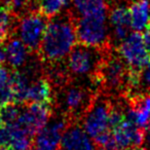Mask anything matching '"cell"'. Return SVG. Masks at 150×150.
Instances as JSON below:
<instances>
[{"label": "cell", "instance_id": "obj_3", "mask_svg": "<svg viewBox=\"0 0 150 150\" xmlns=\"http://www.w3.org/2000/svg\"><path fill=\"white\" fill-rule=\"evenodd\" d=\"M108 13L80 16L75 21L78 43L88 47L104 50L109 44Z\"/></svg>", "mask_w": 150, "mask_h": 150}, {"label": "cell", "instance_id": "obj_1", "mask_svg": "<svg viewBox=\"0 0 150 150\" xmlns=\"http://www.w3.org/2000/svg\"><path fill=\"white\" fill-rule=\"evenodd\" d=\"M77 43L76 26L72 18L57 16L48 21L38 50L45 62L58 63L68 57Z\"/></svg>", "mask_w": 150, "mask_h": 150}, {"label": "cell", "instance_id": "obj_4", "mask_svg": "<svg viewBox=\"0 0 150 150\" xmlns=\"http://www.w3.org/2000/svg\"><path fill=\"white\" fill-rule=\"evenodd\" d=\"M99 48L88 47L82 44L76 45L70 52L67 60L68 70L76 77L91 76L94 78L100 68L104 57Z\"/></svg>", "mask_w": 150, "mask_h": 150}, {"label": "cell", "instance_id": "obj_6", "mask_svg": "<svg viewBox=\"0 0 150 150\" xmlns=\"http://www.w3.org/2000/svg\"><path fill=\"white\" fill-rule=\"evenodd\" d=\"M118 54L129 70L141 72L150 63V54L144 44L141 32H132L119 42Z\"/></svg>", "mask_w": 150, "mask_h": 150}, {"label": "cell", "instance_id": "obj_32", "mask_svg": "<svg viewBox=\"0 0 150 150\" xmlns=\"http://www.w3.org/2000/svg\"><path fill=\"white\" fill-rule=\"evenodd\" d=\"M148 30H149V31H150V25H149V29H148Z\"/></svg>", "mask_w": 150, "mask_h": 150}, {"label": "cell", "instance_id": "obj_12", "mask_svg": "<svg viewBox=\"0 0 150 150\" xmlns=\"http://www.w3.org/2000/svg\"><path fill=\"white\" fill-rule=\"evenodd\" d=\"M60 150H97L94 139L82 125L70 122L63 134Z\"/></svg>", "mask_w": 150, "mask_h": 150}, {"label": "cell", "instance_id": "obj_24", "mask_svg": "<svg viewBox=\"0 0 150 150\" xmlns=\"http://www.w3.org/2000/svg\"><path fill=\"white\" fill-rule=\"evenodd\" d=\"M145 90H150V63L140 73V86Z\"/></svg>", "mask_w": 150, "mask_h": 150}, {"label": "cell", "instance_id": "obj_16", "mask_svg": "<svg viewBox=\"0 0 150 150\" xmlns=\"http://www.w3.org/2000/svg\"><path fill=\"white\" fill-rule=\"evenodd\" d=\"M4 50L7 64L15 70L20 69L26 64L29 52H31L20 38L8 39L4 46Z\"/></svg>", "mask_w": 150, "mask_h": 150}, {"label": "cell", "instance_id": "obj_15", "mask_svg": "<svg viewBox=\"0 0 150 150\" xmlns=\"http://www.w3.org/2000/svg\"><path fill=\"white\" fill-rule=\"evenodd\" d=\"M129 9L132 30L141 33L147 31L150 25V0H136Z\"/></svg>", "mask_w": 150, "mask_h": 150}, {"label": "cell", "instance_id": "obj_19", "mask_svg": "<svg viewBox=\"0 0 150 150\" xmlns=\"http://www.w3.org/2000/svg\"><path fill=\"white\" fill-rule=\"evenodd\" d=\"M71 3L79 17L108 13L105 0H71Z\"/></svg>", "mask_w": 150, "mask_h": 150}, {"label": "cell", "instance_id": "obj_5", "mask_svg": "<svg viewBox=\"0 0 150 150\" xmlns=\"http://www.w3.org/2000/svg\"><path fill=\"white\" fill-rule=\"evenodd\" d=\"M129 69L118 56L105 54L100 68L93 79L100 81L108 90L117 91L127 84L129 86Z\"/></svg>", "mask_w": 150, "mask_h": 150}, {"label": "cell", "instance_id": "obj_20", "mask_svg": "<svg viewBox=\"0 0 150 150\" xmlns=\"http://www.w3.org/2000/svg\"><path fill=\"white\" fill-rule=\"evenodd\" d=\"M70 3L71 0H38V11L46 18H54Z\"/></svg>", "mask_w": 150, "mask_h": 150}, {"label": "cell", "instance_id": "obj_26", "mask_svg": "<svg viewBox=\"0 0 150 150\" xmlns=\"http://www.w3.org/2000/svg\"><path fill=\"white\" fill-rule=\"evenodd\" d=\"M143 39H144V44H145L146 50H147L148 54H150V31L149 30H147V31L143 34Z\"/></svg>", "mask_w": 150, "mask_h": 150}, {"label": "cell", "instance_id": "obj_30", "mask_svg": "<svg viewBox=\"0 0 150 150\" xmlns=\"http://www.w3.org/2000/svg\"><path fill=\"white\" fill-rule=\"evenodd\" d=\"M7 148H5V147H3V146H0V150H6Z\"/></svg>", "mask_w": 150, "mask_h": 150}, {"label": "cell", "instance_id": "obj_28", "mask_svg": "<svg viewBox=\"0 0 150 150\" xmlns=\"http://www.w3.org/2000/svg\"><path fill=\"white\" fill-rule=\"evenodd\" d=\"M97 150H120V149H119L118 147H116L114 143H112V144H108V145H105V146H99Z\"/></svg>", "mask_w": 150, "mask_h": 150}, {"label": "cell", "instance_id": "obj_2", "mask_svg": "<svg viewBox=\"0 0 150 150\" xmlns=\"http://www.w3.org/2000/svg\"><path fill=\"white\" fill-rule=\"evenodd\" d=\"M111 108L112 105L108 99L97 97L83 114L82 127L98 146L108 145L113 140L110 122Z\"/></svg>", "mask_w": 150, "mask_h": 150}, {"label": "cell", "instance_id": "obj_29", "mask_svg": "<svg viewBox=\"0 0 150 150\" xmlns=\"http://www.w3.org/2000/svg\"><path fill=\"white\" fill-rule=\"evenodd\" d=\"M127 150H146L145 148H141L139 146V147H131V148H129V149H127Z\"/></svg>", "mask_w": 150, "mask_h": 150}, {"label": "cell", "instance_id": "obj_11", "mask_svg": "<svg viewBox=\"0 0 150 150\" xmlns=\"http://www.w3.org/2000/svg\"><path fill=\"white\" fill-rule=\"evenodd\" d=\"M111 132L115 146L120 150H127L131 147H139L144 144L145 129L135 125L127 115L121 122L115 125Z\"/></svg>", "mask_w": 150, "mask_h": 150}, {"label": "cell", "instance_id": "obj_25", "mask_svg": "<svg viewBox=\"0 0 150 150\" xmlns=\"http://www.w3.org/2000/svg\"><path fill=\"white\" fill-rule=\"evenodd\" d=\"M144 146L146 150H150V125L145 129V136H144Z\"/></svg>", "mask_w": 150, "mask_h": 150}, {"label": "cell", "instance_id": "obj_10", "mask_svg": "<svg viewBox=\"0 0 150 150\" xmlns=\"http://www.w3.org/2000/svg\"><path fill=\"white\" fill-rule=\"evenodd\" d=\"M93 96L80 86H68L62 91L61 104L66 114L76 117L83 115L93 103Z\"/></svg>", "mask_w": 150, "mask_h": 150}, {"label": "cell", "instance_id": "obj_8", "mask_svg": "<svg viewBox=\"0 0 150 150\" xmlns=\"http://www.w3.org/2000/svg\"><path fill=\"white\" fill-rule=\"evenodd\" d=\"M52 115V104L48 103H28L22 106L21 114L17 125L30 137H34L50 120Z\"/></svg>", "mask_w": 150, "mask_h": 150}, {"label": "cell", "instance_id": "obj_21", "mask_svg": "<svg viewBox=\"0 0 150 150\" xmlns=\"http://www.w3.org/2000/svg\"><path fill=\"white\" fill-rule=\"evenodd\" d=\"M13 13L5 6L0 5V43L7 41L13 28Z\"/></svg>", "mask_w": 150, "mask_h": 150}, {"label": "cell", "instance_id": "obj_23", "mask_svg": "<svg viewBox=\"0 0 150 150\" xmlns=\"http://www.w3.org/2000/svg\"><path fill=\"white\" fill-rule=\"evenodd\" d=\"M30 0H4L3 4L13 13V15H20L26 11L29 5Z\"/></svg>", "mask_w": 150, "mask_h": 150}, {"label": "cell", "instance_id": "obj_27", "mask_svg": "<svg viewBox=\"0 0 150 150\" xmlns=\"http://www.w3.org/2000/svg\"><path fill=\"white\" fill-rule=\"evenodd\" d=\"M6 62V56H5V50L2 46V43H0V66H2Z\"/></svg>", "mask_w": 150, "mask_h": 150}, {"label": "cell", "instance_id": "obj_18", "mask_svg": "<svg viewBox=\"0 0 150 150\" xmlns=\"http://www.w3.org/2000/svg\"><path fill=\"white\" fill-rule=\"evenodd\" d=\"M52 101V88L46 78H37L31 82L28 90L27 103H48Z\"/></svg>", "mask_w": 150, "mask_h": 150}, {"label": "cell", "instance_id": "obj_22", "mask_svg": "<svg viewBox=\"0 0 150 150\" xmlns=\"http://www.w3.org/2000/svg\"><path fill=\"white\" fill-rule=\"evenodd\" d=\"M22 106L15 102H11L0 106V121L1 125H8L17 123L19 116L21 114Z\"/></svg>", "mask_w": 150, "mask_h": 150}, {"label": "cell", "instance_id": "obj_7", "mask_svg": "<svg viewBox=\"0 0 150 150\" xmlns=\"http://www.w3.org/2000/svg\"><path fill=\"white\" fill-rule=\"evenodd\" d=\"M47 24V18L39 11L26 13L22 16L18 23L19 38L30 50H38L43 39Z\"/></svg>", "mask_w": 150, "mask_h": 150}, {"label": "cell", "instance_id": "obj_14", "mask_svg": "<svg viewBox=\"0 0 150 150\" xmlns=\"http://www.w3.org/2000/svg\"><path fill=\"white\" fill-rule=\"evenodd\" d=\"M127 115L139 127L145 129L150 125V94H143L134 97L129 107L127 108Z\"/></svg>", "mask_w": 150, "mask_h": 150}, {"label": "cell", "instance_id": "obj_31", "mask_svg": "<svg viewBox=\"0 0 150 150\" xmlns=\"http://www.w3.org/2000/svg\"><path fill=\"white\" fill-rule=\"evenodd\" d=\"M7 150H19V149H13V148H8Z\"/></svg>", "mask_w": 150, "mask_h": 150}, {"label": "cell", "instance_id": "obj_13", "mask_svg": "<svg viewBox=\"0 0 150 150\" xmlns=\"http://www.w3.org/2000/svg\"><path fill=\"white\" fill-rule=\"evenodd\" d=\"M108 22L114 40L121 42L131 33L129 9L125 5H116L108 11Z\"/></svg>", "mask_w": 150, "mask_h": 150}, {"label": "cell", "instance_id": "obj_17", "mask_svg": "<svg viewBox=\"0 0 150 150\" xmlns=\"http://www.w3.org/2000/svg\"><path fill=\"white\" fill-rule=\"evenodd\" d=\"M32 80L29 73L21 71L19 69L11 73V94H13V102L24 105L27 103L28 90Z\"/></svg>", "mask_w": 150, "mask_h": 150}, {"label": "cell", "instance_id": "obj_9", "mask_svg": "<svg viewBox=\"0 0 150 150\" xmlns=\"http://www.w3.org/2000/svg\"><path fill=\"white\" fill-rule=\"evenodd\" d=\"M68 117L59 116L50 118L32 140L30 150H60L63 134L69 125Z\"/></svg>", "mask_w": 150, "mask_h": 150}]
</instances>
